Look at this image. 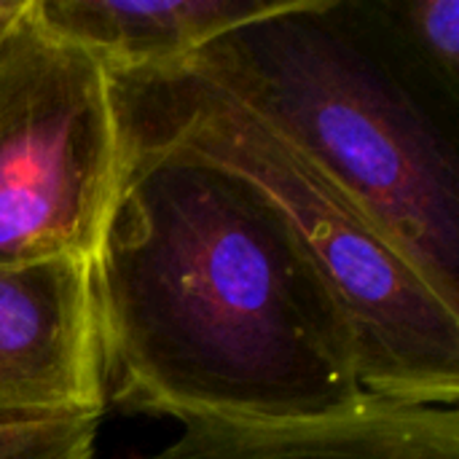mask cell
<instances>
[{
    "label": "cell",
    "mask_w": 459,
    "mask_h": 459,
    "mask_svg": "<svg viewBox=\"0 0 459 459\" xmlns=\"http://www.w3.org/2000/svg\"><path fill=\"white\" fill-rule=\"evenodd\" d=\"M91 261L0 266V422L105 409Z\"/></svg>",
    "instance_id": "obj_5"
},
{
    "label": "cell",
    "mask_w": 459,
    "mask_h": 459,
    "mask_svg": "<svg viewBox=\"0 0 459 459\" xmlns=\"http://www.w3.org/2000/svg\"><path fill=\"white\" fill-rule=\"evenodd\" d=\"M178 65L226 89L315 161L459 312L455 145L344 0H285Z\"/></svg>",
    "instance_id": "obj_2"
},
{
    "label": "cell",
    "mask_w": 459,
    "mask_h": 459,
    "mask_svg": "<svg viewBox=\"0 0 459 459\" xmlns=\"http://www.w3.org/2000/svg\"><path fill=\"white\" fill-rule=\"evenodd\" d=\"M124 137L169 143L255 186L331 288L371 398L457 406L459 312L315 161L186 65L110 73Z\"/></svg>",
    "instance_id": "obj_3"
},
{
    "label": "cell",
    "mask_w": 459,
    "mask_h": 459,
    "mask_svg": "<svg viewBox=\"0 0 459 459\" xmlns=\"http://www.w3.org/2000/svg\"><path fill=\"white\" fill-rule=\"evenodd\" d=\"M91 261L105 387L129 411L288 425L358 411L350 325L280 210L245 178L124 137Z\"/></svg>",
    "instance_id": "obj_1"
},
{
    "label": "cell",
    "mask_w": 459,
    "mask_h": 459,
    "mask_svg": "<svg viewBox=\"0 0 459 459\" xmlns=\"http://www.w3.org/2000/svg\"><path fill=\"white\" fill-rule=\"evenodd\" d=\"M124 156L105 62L48 27L38 0H0V266L94 261Z\"/></svg>",
    "instance_id": "obj_4"
},
{
    "label": "cell",
    "mask_w": 459,
    "mask_h": 459,
    "mask_svg": "<svg viewBox=\"0 0 459 459\" xmlns=\"http://www.w3.org/2000/svg\"><path fill=\"white\" fill-rule=\"evenodd\" d=\"M282 5L285 0H38L43 22L100 56L110 73L178 65Z\"/></svg>",
    "instance_id": "obj_7"
},
{
    "label": "cell",
    "mask_w": 459,
    "mask_h": 459,
    "mask_svg": "<svg viewBox=\"0 0 459 459\" xmlns=\"http://www.w3.org/2000/svg\"><path fill=\"white\" fill-rule=\"evenodd\" d=\"M344 11L401 78L459 100V0H344Z\"/></svg>",
    "instance_id": "obj_8"
},
{
    "label": "cell",
    "mask_w": 459,
    "mask_h": 459,
    "mask_svg": "<svg viewBox=\"0 0 459 459\" xmlns=\"http://www.w3.org/2000/svg\"><path fill=\"white\" fill-rule=\"evenodd\" d=\"M100 417L67 414L0 422V459H94Z\"/></svg>",
    "instance_id": "obj_9"
},
{
    "label": "cell",
    "mask_w": 459,
    "mask_h": 459,
    "mask_svg": "<svg viewBox=\"0 0 459 459\" xmlns=\"http://www.w3.org/2000/svg\"><path fill=\"white\" fill-rule=\"evenodd\" d=\"M183 428L172 444L121 459H459L457 406L371 398L358 411L315 422Z\"/></svg>",
    "instance_id": "obj_6"
}]
</instances>
